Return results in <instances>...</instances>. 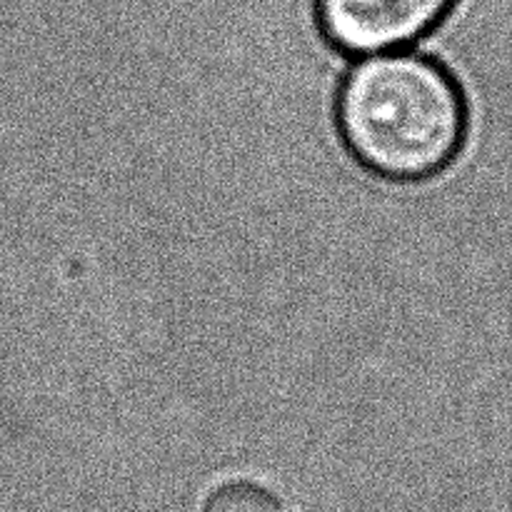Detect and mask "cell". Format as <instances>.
<instances>
[{
	"instance_id": "6da1fadb",
	"label": "cell",
	"mask_w": 512,
	"mask_h": 512,
	"mask_svg": "<svg viewBox=\"0 0 512 512\" xmlns=\"http://www.w3.org/2000/svg\"><path fill=\"white\" fill-rule=\"evenodd\" d=\"M338 125L360 165L390 180L448 168L468 133V105L448 68L418 53H380L350 70Z\"/></svg>"
},
{
	"instance_id": "7a4b0ae2",
	"label": "cell",
	"mask_w": 512,
	"mask_h": 512,
	"mask_svg": "<svg viewBox=\"0 0 512 512\" xmlns=\"http://www.w3.org/2000/svg\"><path fill=\"white\" fill-rule=\"evenodd\" d=\"M458 0H318L325 38L350 55H373L423 38Z\"/></svg>"
},
{
	"instance_id": "3957f363",
	"label": "cell",
	"mask_w": 512,
	"mask_h": 512,
	"mask_svg": "<svg viewBox=\"0 0 512 512\" xmlns=\"http://www.w3.org/2000/svg\"><path fill=\"white\" fill-rule=\"evenodd\" d=\"M200 512H283L278 500L260 485L248 483V480H233L213 493L205 500Z\"/></svg>"
}]
</instances>
